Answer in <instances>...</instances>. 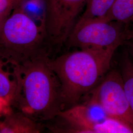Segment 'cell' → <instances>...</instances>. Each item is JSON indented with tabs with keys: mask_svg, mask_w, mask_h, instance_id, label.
Masks as SVG:
<instances>
[{
	"mask_svg": "<svg viewBox=\"0 0 133 133\" xmlns=\"http://www.w3.org/2000/svg\"><path fill=\"white\" fill-rule=\"evenodd\" d=\"M86 96L85 101L99 105L109 117L123 122L133 129V111L126 95L120 71L113 70L108 72Z\"/></svg>",
	"mask_w": 133,
	"mask_h": 133,
	"instance_id": "obj_6",
	"label": "cell"
},
{
	"mask_svg": "<svg viewBox=\"0 0 133 133\" xmlns=\"http://www.w3.org/2000/svg\"><path fill=\"white\" fill-rule=\"evenodd\" d=\"M128 41L129 52L133 63V38H130Z\"/></svg>",
	"mask_w": 133,
	"mask_h": 133,
	"instance_id": "obj_17",
	"label": "cell"
},
{
	"mask_svg": "<svg viewBox=\"0 0 133 133\" xmlns=\"http://www.w3.org/2000/svg\"><path fill=\"white\" fill-rule=\"evenodd\" d=\"M114 53L80 49L48 58V64L60 83L62 110L79 104L100 83L110 70Z\"/></svg>",
	"mask_w": 133,
	"mask_h": 133,
	"instance_id": "obj_2",
	"label": "cell"
},
{
	"mask_svg": "<svg viewBox=\"0 0 133 133\" xmlns=\"http://www.w3.org/2000/svg\"><path fill=\"white\" fill-rule=\"evenodd\" d=\"M12 109L10 103L0 97V115H4Z\"/></svg>",
	"mask_w": 133,
	"mask_h": 133,
	"instance_id": "obj_15",
	"label": "cell"
},
{
	"mask_svg": "<svg viewBox=\"0 0 133 133\" xmlns=\"http://www.w3.org/2000/svg\"><path fill=\"white\" fill-rule=\"evenodd\" d=\"M88 0H46V34L50 46L66 43Z\"/></svg>",
	"mask_w": 133,
	"mask_h": 133,
	"instance_id": "obj_7",
	"label": "cell"
},
{
	"mask_svg": "<svg viewBox=\"0 0 133 133\" xmlns=\"http://www.w3.org/2000/svg\"><path fill=\"white\" fill-rule=\"evenodd\" d=\"M128 24L96 20L75 26L67 43L71 46L94 51L112 52L131 38Z\"/></svg>",
	"mask_w": 133,
	"mask_h": 133,
	"instance_id": "obj_5",
	"label": "cell"
},
{
	"mask_svg": "<svg viewBox=\"0 0 133 133\" xmlns=\"http://www.w3.org/2000/svg\"><path fill=\"white\" fill-rule=\"evenodd\" d=\"M131 38H133V34H132V37H131Z\"/></svg>",
	"mask_w": 133,
	"mask_h": 133,
	"instance_id": "obj_18",
	"label": "cell"
},
{
	"mask_svg": "<svg viewBox=\"0 0 133 133\" xmlns=\"http://www.w3.org/2000/svg\"><path fill=\"white\" fill-rule=\"evenodd\" d=\"M115 0H88L85 10L75 26L86 22L104 19L109 12Z\"/></svg>",
	"mask_w": 133,
	"mask_h": 133,
	"instance_id": "obj_10",
	"label": "cell"
},
{
	"mask_svg": "<svg viewBox=\"0 0 133 133\" xmlns=\"http://www.w3.org/2000/svg\"><path fill=\"white\" fill-rule=\"evenodd\" d=\"M16 6L46 34V0H21Z\"/></svg>",
	"mask_w": 133,
	"mask_h": 133,
	"instance_id": "obj_9",
	"label": "cell"
},
{
	"mask_svg": "<svg viewBox=\"0 0 133 133\" xmlns=\"http://www.w3.org/2000/svg\"><path fill=\"white\" fill-rule=\"evenodd\" d=\"M0 121V133H39L43 126L21 111L13 108Z\"/></svg>",
	"mask_w": 133,
	"mask_h": 133,
	"instance_id": "obj_8",
	"label": "cell"
},
{
	"mask_svg": "<svg viewBox=\"0 0 133 133\" xmlns=\"http://www.w3.org/2000/svg\"><path fill=\"white\" fill-rule=\"evenodd\" d=\"M57 123L49 126L54 133H133V129L109 117L99 105L85 101L60 111Z\"/></svg>",
	"mask_w": 133,
	"mask_h": 133,
	"instance_id": "obj_4",
	"label": "cell"
},
{
	"mask_svg": "<svg viewBox=\"0 0 133 133\" xmlns=\"http://www.w3.org/2000/svg\"></svg>",
	"mask_w": 133,
	"mask_h": 133,
	"instance_id": "obj_19",
	"label": "cell"
},
{
	"mask_svg": "<svg viewBox=\"0 0 133 133\" xmlns=\"http://www.w3.org/2000/svg\"><path fill=\"white\" fill-rule=\"evenodd\" d=\"M120 72L126 95L133 111V63L128 54L124 56L121 61Z\"/></svg>",
	"mask_w": 133,
	"mask_h": 133,
	"instance_id": "obj_13",
	"label": "cell"
},
{
	"mask_svg": "<svg viewBox=\"0 0 133 133\" xmlns=\"http://www.w3.org/2000/svg\"><path fill=\"white\" fill-rule=\"evenodd\" d=\"M13 10L14 9H11L3 12H0V31L3 26V24L5 22V20L11 14Z\"/></svg>",
	"mask_w": 133,
	"mask_h": 133,
	"instance_id": "obj_16",
	"label": "cell"
},
{
	"mask_svg": "<svg viewBox=\"0 0 133 133\" xmlns=\"http://www.w3.org/2000/svg\"><path fill=\"white\" fill-rule=\"evenodd\" d=\"M21 0H0V12L14 9Z\"/></svg>",
	"mask_w": 133,
	"mask_h": 133,
	"instance_id": "obj_14",
	"label": "cell"
},
{
	"mask_svg": "<svg viewBox=\"0 0 133 133\" xmlns=\"http://www.w3.org/2000/svg\"><path fill=\"white\" fill-rule=\"evenodd\" d=\"M46 35L16 6L0 31V60L17 65L48 54Z\"/></svg>",
	"mask_w": 133,
	"mask_h": 133,
	"instance_id": "obj_3",
	"label": "cell"
},
{
	"mask_svg": "<svg viewBox=\"0 0 133 133\" xmlns=\"http://www.w3.org/2000/svg\"><path fill=\"white\" fill-rule=\"evenodd\" d=\"M48 54L11 66L16 89L11 107L37 121L54 119L62 110L59 81L48 64Z\"/></svg>",
	"mask_w": 133,
	"mask_h": 133,
	"instance_id": "obj_1",
	"label": "cell"
},
{
	"mask_svg": "<svg viewBox=\"0 0 133 133\" xmlns=\"http://www.w3.org/2000/svg\"><path fill=\"white\" fill-rule=\"evenodd\" d=\"M102 20L124 24L133 22V0H115L109 12Z\"/></svg>",
	"mask_w": 133,
	"mask_h": 133,
	"instance_id": "obj_11",
	"label": "cell"
},
{
	"mask_svg": "<svg viewBox=\"0 0 133 133\" xmlns=\"http://www.w3.org/2000/svg\"><path fill=\"white\" fill-rule=\"evenodd\" d=\"M6 64L0 60V97L6 100L11 106L14 100L16 89L15 81L9 72L5 71Z\"/></svg>",
	"mask_w": 133,
	"mask_h": 133,
	"instance_id": "obj_12",
	"label": "cell"
}]
</instances>
